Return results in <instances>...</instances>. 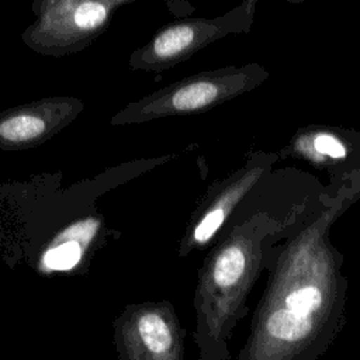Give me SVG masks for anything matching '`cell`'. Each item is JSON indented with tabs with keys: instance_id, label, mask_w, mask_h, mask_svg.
Wrapping results in <instances>:
<instances>
[{
	"instance_id": "cell-1",
	"label": "cell",
	"mask_w": 360,
	"mask_h": 360,
	"mask_svg": "<svg viewBox=\"0 0 360 360\" xmlns=\"http://www.w3.org/2000/svg\"><path fill=\"white\" fill-rule=\"evenodd\" d=\"M360 200V169L332 177L280 245L264 250L267 283L236 360H319L346 323L349 278L330 239Z\"/></svg>"
},
{
	"instance_id": "cell-2",
	"label": "cell",
	"mask_w": 360,
	"mask_h": 360,
	"mask_svg": "<svg viewBox=\"0 0 360 360\" xmlns=\"http://www.w3.org/2000/svg\"><path fill=\"white\" fill-rule=\"evenodd\" d=\"M267 211L231 222L204 257L194 290L193 340L198 360H231L229 340L248 312V297L264 270V250L292 228Z\"/></svg>"
},
{
	"instance_id": "cell-3",
	"label": "cell",
	"mask_w": 360,
	"mask_h": 360,
	"mask_svg": "<svg viewBox=\"0 0 360 360\" xmlns=\"http://www.w3.org/2000/svg\"><path fill=\"white\" fill-rule=\"evenodd\" d=\"M270 72L260 63L222 66L183 77L148 96L128 103L110 120L111 125L205 112L262 86Z\"/></svg>"
},
{
	"instance_id": "cell-4",
	"label": "cell",
	"mask_w": 360,
	"mask_h": 360,
	"mask_svg": "<svg viewBox=\"0 0 360 360\" xmlns=\"http://www.w3.org/2000/svg\"><path fill=\"white\" fill-rule=\"evenodd\" d=\"M277 160V152L252 150L239 167L211 183L186 224L177 256L187 257L194 250H202L232 221L250 215L253 211H248V201L269 180Z\"/></svg>"
},
{
	"instance_id": "cell-5",
	"label": "cell",
	"mask_w": 360,
	"mask_h": 360,
	"mask_svg": "<svg viewBox=\"0 0 360 360\" xmlns=\"http://www.w3.org/2000/svg\"><path fill=\"white\" fill-rule=\"evenodd\" d=\"M132 0H35V20L21 39L27 48L62 58L90 46L111 24L115 13Z\"/></svg>"
},
{
	"instance_id": "cell-6",
	"label": "cell",
	"mask_w": 360,
	"mask_h": 360,
	"mask_svg": "<svg viewBox=\"0 0 360 360\" xmlns=\"http://www.w3.org/2000/svg\"><path fill=\"white\" fill-rule=\"evenodd\" d=\"M257 0H243L215 17H184L159 28L153 37L129 55L132 70L163 72L200 49L229 35L248 34L253 25Z\"/></svg>"
},
{
	"instance_id": "cell-7",
	"label": "cell",
	"mask_w": 360,
	"mask_h": 360,
	"mask_svg": "<svg viewBox=\"0 0 360 360\" xmlns=\"http://www.w3.org/2000/svg\"><path fill=\"white\" fill-rule=\"evenodd\" d=\"M118 360H183L184 329L170 301L127 305L112 322Z\"/></svg>"
},
{
	"instance_id": "cell-8",
	"label": "cell",
	"mask_w": 360,
	"mask_h": 360,
	"mask_svg": "<svg viewBox=\"0 0 360 360\" xmlns=\"http://www.w3.org/2000/svg\"><path fill=\"white\" fill-rule=\"evenodd\" d=\"M84 101L72 96L32 100L0 111V149L37 148L69 127L83 111Z\"/></svg>"
},
{
	"instance_id": "cell-9",
	"label": "cell",
	"mask_w": 360,
	"mask_h": 360,
	"mask_svg": "<svg viewBox=\"0 0 360 360\" xmlns=\"http://www.w3.org/2000/svg\"><path fill=\"white\" fill-rule=\"evenodd\" d=\"M280 159H298L343 177L360 169V132L329 124H308L298 128L278 152Z\"/></svg>"
}]
</instances>
